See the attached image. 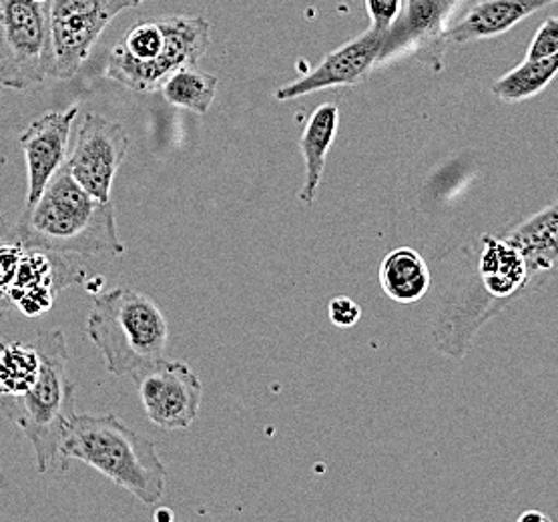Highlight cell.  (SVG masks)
I'll return each mask as SVG.
<instances>
[{"label": "cell", "mask_w": 558, "mask_h": 522, "mask_svg": "<svg viewBox=\"0 0 558 522\" xmlns=\"http://www.w3.org/2000/svg\"><path fill=\"white\" fill-rule=\"evenodd\" d=\"M13 231L26 250L85 257L125 254L113 204L99 202L85 192L64 163L45 185L37 202L26 205Z\"/></svg>", "instance_id": "6da1fadb"}, {"label": "cell", "mask_w": 558, "mask_h": 522, "mask_svg": "<svg viewBox=\"0 0 558 522\" xmlns=\"http://www.w3.org/2000/svg\"><path fill=\"white\" fill-rule=\"evenodd\" d=\"M78 460L155 507L166 490V464L149 438L131 430L114 414H75L61 445L63 472Z\"/></svg>", "instance_id": "7a4b0ae2"}, {"label": "cell", "mask_w": 558, "mask_h": 522, "mask_svg": "<svg viewBox=\"0 0 558 522\" xmlns=\"http://www.w3.org/2000/svg\"><path fill=\"white\" fill-rule=\"evenodd\" d=\"M33 345L40 357L37 383L25 394H0V410L35 448L40 474L52 466L63 472L61 445L76 414L75 384L66 376L69 350L64 331H40Z\"/></svg>", "instance_id": "3957f363"}, {"label": "cell", "mask_w": 558, "mask_h": 522, "mask_svg": "<svg viewBox=\"0 0 558 522\" xmlns=\"http://www.w3.org/2000/svg\"><path fill=\"white\" fill-rule=\"evenodd\" d=\"M211 43L204 16L167 14L143 19L109 54L107 75L137 93L161 89L181 66H195Z\"/></svg>", "instance_id": "277c9868"}, {"label": "cell", "mask_w": 558, "mask_h": 522, "mask_svg": "<svg viewBox=\"0 0 558 522\" xmlns=\"http://www.w3.org/2000/svg\"><path fill=\"white\" fill-rule=\"evenodd\" d=\"M87 333L105 357L107 369L123 378L166 357L169 326L161 307L147 293L117 288L95 298Z\"/></svg>", "instance_id": "5b68a950"}, {"label": "cell", "mask_w": 558, "mask_h": 522, "mask_svg": "<svg viewBox=\"0 0 558 522\" xmlns=\"http://www.w3.org/2000/svg\"><path fill=\"white\" fill-rule=\"evenodd\" d=\"M458 255L460 262L454 264V271H450L448 280L442 276L432 338L442 354L464 357L476 331L508 306L484 286L474 259V243L460 247Z\"/></svg>", "instance_id": "8992f818"}, {"label": "cell", "mask_w": 558, "mask_h": 522, "mask_svg": "<svg viewBox=\"0 0 558 522\" xmlns=\"http://www.w3.org/2000/svg\"><path fill=\"white\" fill-rule=\"evenodd\" d=\"M47 4L0 0V87L26 90L51 77Z\"/></svg>", "instance_id": "52a82bcc"}, {"label": "cell", "mask_w": 558, "mask_h": 522, "mask_svg": "<svg viewBox=\"0 0 558 522\" xmlns=\"http://www.w3.org/2000/svg\"><path fill=\"white\" fill-rule=\"evenodd\" d=\"M145 0H51L47 4L51 35V77H75L114 16Z\"/></svg>", "instance_id": "ba28073f"}, {"label": "cell", "mask_w": 558, "mask_h": 522, "mask_svg": "<svg viewBox=\"0 0 558 522\" xmlns=\"http://www.w3.org/2000/svg\"><path fill=\"white\" fill-rule=\"evenodd\" d=\"M460 0H402L400 14L384 33L376 69L402 57H412L430 66L445 69L446 28Z\"/></svg>", "instance_id": "9c48e42d"}, {"label": "cell", "mask_w": 558, "mask_h": 522, "mask_svg": "<svg viewBox=\"0 0 558 522\" xmlns=\"http://www.w3.org/2000/svg\"><path fill=\"white\" fill-rule=\"evenodd\" d=\"M131 378L153 424L166 430H181L197 418L204 384L185 362L161 357Z\"/></svg>", "instance_id": "30bf717a"}, {"label": "cell", "mask_w": 558, "mask_h": 522, "mask_svg": "<svg viewBox=\"0 0 558 522\" xmlns=\"http://www.w3.org/2000/svg\"><path fill=\"white\" fill-rule=\"evenodd\" d=\"M128 151L125 129L105 117L87 113L76 133L75 147L69 159H64V167L89 195L99 202H111L114 175Z\"/></svg>", "instance_id": "8fae6325"}, {"label": "cell", "mask_w": 558, "mask_h": 522, "mask_svg": "<svg viewBox=\"0 0 558 522\" xmlns=\"http://www.w3.org/2000/svg\"><path fill=\"white\" fill-rule=\"evenodd\" d=\"M85 269L76 266L73 255L25 247L9 290V302L28 318H37L51 309L57 293L85 283Z\"/></svg>", "instance_id": "7c38bea8"}, {"label": "cell", "mask_w": 558, "mask_h": 522, "mask_svg": "<svg viewBox=\"0 0 558 522\" xmlns=\"http://www.w3.org/2000/svg\"><path fill=\"white\" fill-rule=\"evenodd\" d=\"M384 33L368 28L360 37L331 51L314 71L304 77L279 87L274 97L278 101H293L298 97L312 95L317 90L336 89V87H357L366 83L369 73L376 69Z\"/></svg>", "instance_id": "4fadbf2b"}, {"label": "cell", "mask_w": 558, "mask_h": 522, "mask_svg": "<svg viewBox=\"0 0 558 522\" xmlns=\"http://www.w3.org/2000/svg\"><path fill=\"white\" fill-rule=\"evenodd\" d=\"M76 113H78L76 107H71L66 111L45 113L35 119L21 135L19 143L25 151L26 175H28L25 207L37 202L45 185L63 166Z\"/></svg>", "instance_id": "5bb4252c"}, {"label": "cell", "mask_w": 558, "mask_h": 522, "mask_svg": "<svg viewBox=\"0 0 558 522\" xmlns=\"http://www.w3.org/2000/svg\"><path fill=\"white\" fill-rule=\"evenodd\" d=\"M557 0H481L462 19L446 28V43L469 45L495 39L519 25L526 16L553 7Z\"/></svg>", "instance_id": "9a60e30c"}, {"label": "cell", "mask_w": 558, "mask_h": 522, "mask_svg": "<svg viewBox=\"0 0 558 522\" xmlns=\"http://www.w3.org/2000/svg\"><path fill=\"white\" fill-rule=\"evenodd\" d=\"M500 238L519 252L529 274L541 278L553 271L558 262L557 205H546L545 209L524 217Z\"/></svg>", "instance_id": "2e32d148"}, {"label": "cell", "mask_w": 558, "mask_h": 522, "mask_svg": "<svg viewBox=\"0 0 558 522\" xmlns=\"http://www.w3.org/2000/svg\"><path fill=\"white\" fill-rule=\"evenodd\" d=\"M338 125H340V107L336 102L319 105L305 123L304 133L300 139L305 161V185L298 195L300 202H304L305 205H312L316 199L326 159L338 135Z\"/></svg>", "instance_id": "e0dca14e"}, {"label": "cell", "mask_w": 558, "mask_h": 522, "mask_svg": "<svg viewBox=\"0 0 558 522\" xmlns=\"http://www.w3.org/2000/svg\"><path fill=\"white\" fill-rule=\"evenodd\" d=\"M380 286L393 302L416 304L430 293V266L416 250L398 247L381 259Z\"/></svg>", "instance_id": "ac0fdd59"}, {"label": "cell", "mask_w": 558, "mask_h": 522, "mask_svg": "<svg viewBox=\"0 0 558 522\" xmlns=\"http://www.w3.org/2000/svg\"><path fill=\"white\" fill-rule=\"evenodd\" d=\"M217 85L216 75L197 71L195 66H181L166 78L161 93L169 105L205 116L216 99Z\"/></svg>", "instance_id": "d6986e66"}, {"label": "cell", "mask_w": 558, "mask_h": 522, "mask_svg": "<svg viewBox=\"0 0 558 522\" xmlns=\"http://www.w3.org/2000/svg\"><path fill=\"white\" fill-rule=\"evenodd\" d=\"M558 71V54L550 59L529 61L524 59L517 69L493 83V93L500 101L522 102L543 93Z\"/></svg>", "instance_id": "ffe728a7"}, {"label": "cell", "mask_w": 558, "mask_h": 522, "mask_svg": "<svg viewBox=\"0 0 558 522\" xmlns=\"http://www.w3.org/2000/svg\"><path fill=\"white\" fill-rule=\"evenodd\" d=\"M38 369L40 357L35 345L4 342L0 345V394H25L37 383Z\"/></svg>", "instance_id": "44dd1931"}, {"label": "cell", "mask_w": 558, "mask_h": 522, "mask_svg": "<svg viewBox=\"0 0 558 522\" xmlns=\"http://www.w3.org/2000/svg\"><path fill=\"white\" fill-rule=\"evenodd\" d=\"M25 254V245L16 240L14 235L13 223L7 226V230L0 235V312L7 309L11 304L9 302V290L14 280V274L19 268V262ZM4 344L0 336V345Z\"/></svg>", "instance_id": "7402d4cb"}, {"label": "cell", "mask_w": 558, "mask_h": 522, "mask_svg": "<svg viewBox=\"0 0 558 522\" xmlns=\"http://www.w3.org/2000/svg\"><path fill=\"white\" fill-rule=\"evenodd\" d=\"M558 54V21L555 16H548L541 28L536 31L531 47L526 51L529 61H538V59H550Z\"/></svg>", "instance_id": "603a6c76"}, {"label": "cell", "mask_w": 558, "mask_h": 522, "mask_svg": "<svg viewBox=\"0 0 558 522\" xmlns=\"http://www.w3.org/2000/svg\"><path fill=\"white\" fill-rule=\"evenodd\" d=\"M328 316L330 321L340 330H350L362 318V307L355 304L348 295H336L328 304Z\"/></svg>", "instance_id": "cb8c5ba5"}, {"label": "cell", "mask_w": 558, "mask_h": 522, "mask_svg": "<svg viewBox=\"0 0 558 522\" xmlns=\"http://www.w3.org/2000/svg\"><path fill=\"white\" fill-rule=\"evenodd\" d=\"M369 28L386 33L402 9V0H366Z\"/></svg>", "instance_id": "d4e9b609"}, {"label": "cell", "mask_w": 558, "mask_h": 522, "mask_svg": "<svg viewBox=\"0 0 558 522\" xmlns=\"http://www.w3.org/2000/svg\"><path fill=\"white\" fill-rule=\"evenodd\" d=\"M519 521H521V522H531V521L550 522V519H548V517H546V514H543V512H536V510H534V512H524V514H522V517H521V519H519Z\"/></svg>", "instance_id": "484cf974"}, {"label": "cell", "mask_w": 558, "mask_h": 522, "mask_svg": "<svg viewBox=\"0 0 558 522\" xmlns=\"http://www.w3.org/2000/svg\"><path fill=\"white\" fill-rule=\"evenodd\" d=\"M171 521L173 519V512L171 510H157L155 512V521Z\"/></svg>", "instance_id": "4316f807"}, {"label": "cell", "mask_w": 558, "mask_h": 522, "mask_svg": "<svg viewBox=\"0 0 558 522\" xmlns=\"http://www.w3.org/2000/svg\"><path fill=\"white\" fill-rule=\"evenodd\" d=\"M33 2H37V4H49L51 0H33Z\"/></svg>", "instance_id": "83f0119b"}]
</instances>
